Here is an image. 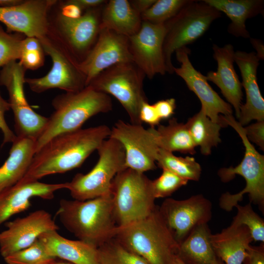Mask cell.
<instances>
[{
	"instance_id": "7402d4cb",
	"label": "cell",
	"mask_w": 264,
	"mask_h": 264,
	"mask_svg": "<svg viewBox=\"0 0 264 264\" xmlns=\"http://www.w3.org/2000/svg\"><path fill=\"white\" fill-rule=\"evenodd\" d=\"M213 50L214 58L218 64L217 70L208 72L205 76V78L220 88L228 103L234 108L238 119L243 94L242 83L234 67L235 51L233 46L230 44L223 47L214 44Z\"/></svg>"
},
{
	"instance_id": "c3c4849f",
	"label": "cell",
	"mask_w": 264,
	"mask_h": 264,
	"mask_svg": "<svg viewBox=\"0 0 264 264\" xmlns=\"http://www.w3.org/2000/svg\"><path fill=\"white\" fill-rule=\"evenodd\" d=\"M23 0H0V7L6 8L20 4Z\"/></svg>"
},
{
	"instance_id": "816d5d0a",
	"label": "cell",
	"mask_w": 264,
	"mask_h": 264,
	"mask_svg": "<svg viewBox=\"0 0 264 264\" xmlns=\"http://www.w3.org/2000/svg\"><path fill=\"white\" fill-rule=\"evenodd\" d=\"M212 264H224L223 263L218 257Z\"/></svg>"
},
{
	"instance_id": "d590c367",
	"label": "cell",
	"mask_w": 264,
	"mask_h": 264,
	"mask_svg": "<svg viewBox=\"0 0 264 264\" xmlns=\"http://www.w3.org/2000/svg\"><path fill=\"white\" fill-rule=\"evenodd\" d=\"M45 54L39 39L25 37L22 41L19 61L26 70H36L44 66Z\"/></svg>"
},
{
	"instance_id": "ffe728a7",
	"label": "cell",
	"mask_w": 264,
	"mask_h": 264,
	"mask_svg": "<svg viewBox=\"0 0 264 264\" xmlns=\"http://www.w3.org/2000/svg\"><path fill=\"white\" fill-rule=\"evenodd\" d=\"M259 59L255 52H235L234 62L238 66L242 78L246 101L240 108L239 123L242 126L252 120L264 121V99L257 83V71Z\"/></svg>"
},
{
	"instance_id": "bcb514c9",
	"label": "cell",
	"mask_w": 264,
	"mask_h": 264,
	"mask_svg": "<svg viewBox=\"0 0 264 264\" xmlns=\"http://www.w3.org/2000/svg\"><path fill=\"white\" fill-rule=\"evenodd\" d=\"M155 1L156 0H132L129 1L132 8L141 15L147 11Z\"/></svg>"
},
{
	"instance_id": "2e32d148",
	"label": "cell",
	"mask_w": 264,
	"mask_h": 264,
	"mask_svg": "<svg viewBox=\"0 0 264 264\" xmlns=\"http://www.w3.org/2000/svg\"><path fill=\"white\" fill-rule=\"evenodd\" d=\"M133 62L129 38L101 28L97 41L78 66L86 78V87L105 69L119 63Z\"/></svg>"
},
{
	"instance_id": "3957f363",
	"label": "cell",
	"mask_w": 264,
	"mask_h": 264,
	"mask_svg": "<svg viewBox=\"0 0 264 264\" xmlns=\"http://www.w3.org/2000/svg\"><path fill=\"white\" fill-rule=\"evenodd\" d=\"M54 112L36 140L35 153L53 137L82 128L90 117L112 109L109 95L87 86L76 92L56 96L52 101Z\"/></svg>"
},
{
	"instance_id": "4dcf8cb0",
	"label": "cell",
	"mask_w": 264,
	"mask_h": 264,
	"mask_svg": "<svg viewBox=\"0 0 264 264\" xmlns=\"http://www.w3.org/2000/svg\"><path fill=\"white\" fill-rule=\"evenodd\" d=\"M156 163L162 169L167 170L187 180L198 181L201 168L193 157H178L173 153L160 149Z\"/></svg>"
},
{
	"instance_id": "7a4b0ae2",
	"label": "cell",
	"mask_w": 264,
	"mask_h": 264,
	"mask_svg": "<svg viewBox=\"0 0 264 264\" xmlns=\"http://www.w3.org/2000/svg\"><path fill=\"white\" fill-rule=\"evenodd\" d=\"M56 215L79 240L97 248L113 238L117 227L111 194L84 201L62 199Z\"/></svg>"
},
{
	"instance_id": "ac0fdd59",
	"label": "cell",
	"mask_w": 264,
	"mask_h": 264,
	"mask_svg": "<svg viewBox=\"0 0 264 264\" xmlns=\"http://www.w3.org/2000/svg\"><path fill=\"white\" fill-rule=\"evenodd\" d=\"M5 225L6 229L0 232V252L3 258L30 246L43 233L59 229L51 215L42 209L7 222Z\"/></svg>"
},
{
	"instance_id": "52a82bcc",
	"label": "cell",
	"mask_w": 264,
	"mask_h": 264,
	"mask_svg": "<svg viewBox=\"0 0 264 264\" xmlns=\"http://www.w3.org/2000/svg\"><path fill=\"white\" fill-rule=\"evenodd\" d=\"M56 4L49 14L47 35L79 64L85 59L97 41L104 5L85 11L78 19H71L62 15Z\"/></svg>"
},
{
	"instance_id": "cb8c5ba5",
	"label": "cell",
	"mask_w": 264,
	"mask_h": 264,
	"mask_svg": "<svg viewBox=\"0 0 264 264\" xmlns=\"http://www.w3.org/2000/svg\"><path fill=\"white\" fill-rule=\"evenodd\" d=\"M253 241L247 227L232 223L220 232L210 235L216 256L225 264H242Z\"/></svg>"
},
{
	"instance_id": "f907efd6",
	"label": "cell",
	"mask_w": 264,
	"mask_h": 264,
	"mask_svg": "<svg viewBox=\"0 0 264 264\" xmlns=\"http://www.w3.org/2000/svg\"><path fill=\"white\" fill-rule=\"evenodd\" d=\"M48 264H73L70 262L66 261H58L56 260V259H54Z\"/></svg>"
},
{
	"instance_id": "6da1fadb",
	"label": "cell",
	"mask_w": 264,
	"mask_h": 264,
	"mask_svg": "<svg viewBox=\"0 0 264 264\" xmlns=\"http://www.w3.org/2000/svg\"><path fill=\"white\" fill-rule=\"evenodd\" d=\"M110 133V129L101 125L53 137L35 154L26 173L18 183L38 181L80 167Z\"/></svg>"
},
{
	"instance_id": "9a60e30c",
	"label": "cell",
	"mask_w": 264,
	"mask_h": 264,
	"mask_svg": "<svg viewBox=\"0 0 264 264\" xmlns=\"http://www.w3.org/2000/svg\"><path fill=\"white\" fill-rule=\"evenodd\" d=\"M165 34L164 23L142 21L139 31L128 37L133 63L150 79L167 72L163 54Z\"/></svg>"
},
{
	"instance_id": "30bf717a",
	"label": "cell",
	"mask_w": 264,
	"mask_h": 264,
	"mask_svg": "<svg viewBox=\"0 0 264 264\" xmlns=\"http://www.w3.org/2000/svg\"><path fill=\"white\" fill-rule=\"evenodd\" d=\"M221 12L203 0H193L186 4L174 17L164 23L166 34L163 54L167 72L173 73L172 61L175 51L201 37Z\"/></svg>"
},
{
	"instance_id": "836d02e7",
	"label": "cell",
	"mask_w": 264,
	"mask_h": 264,
	"mask_svg": "<svg viewBox=\"0 0 264 264\" xmlns=\"http://www.w3.org/2000/svg\"><path fill=\"white\" fill-rule=\"evenodd\" d=\"M236 215L231 223L244 225L249 230L253 241L264 242V221L253 209L251 203L242 206L238 204Z\"/></svg>"
},
{
	"instance_id": "83f0119b",
	"label": "cell",
	"mask_w": 264,
	"mask_h": 264,
	"mask_svg": "<svg viewBox=\"0 0 264 264\" xmlns=\"http://www.w3.org/2000/svg\"><path fill=\"white\" fill-rule=\"evenodd\" d=\"M207 223L195 227L179 244L177 255L187 264H212L216 256Z\"/></svg>"
},
{
	"instance_id": "5b68a950",
	"label": "cell",
	"mask_w": 264,
	"mask_h": 264,
	"mask_svg": "<svg viewBox=\"0 0 264 264\" xmlns=\"http://www.w3.org/2000/svg\"><path fill=\"white\" fill-rule=\"evenodd\" d=\"M227 125L231 126L242 139L245 148L244 155L240 163L235 167L222 168L218 172L222 181L227 182L238 175L246 181L245 187L235 194L226 192L219 199L220 207L226 211H231L243 195L248 194L250 203L264 208V156L258 153L247 138L243 127L236 121L232 115H223Z\"/></svg>"
},
{
	"instance_id": "ab89813d",
	"label": "cell",
	"mask_w": 264,
	"mask_h": 264,
	"mask_svg": "<svg viewBox=\"0 0 264 264\" xmlns=\"http://www.w3.org/2000/svg\"><path fill=\"white\" fill-rule=\"evenodd\" d=\"M9 110L10 105L8 101L2 97L0 91V130L3 134V145L12 143L16 137V135L8 126L4 117L5 112Z\"/></svg>"
},
{
	"instance_id": "d4e9b609",
	"label": "cell",
	"mask_w": 264,
	"mask_h": 264,
	"mask_svg": "<svg viewBox=\"0 0 264 264\" xmlns=\"http://www.w3.org/2000/svg\"><path fill=\"white\" fill-rule=\"evenodd\" d=\"M9 156L0 167V193L17 184L26 173L35 154L36 141L17 136Z\"/></svg>"
},
{
	"instance_id": "1f68e13d",
	"label": "cell",
	"mask_w": 264,
	"mask_h": 264,
	"mask_svg": "<svg viewBox=\"0 0 264 264\" xmlns=\"http://www.w3.org/2000/svg\"><path fill=\"white\" fill-rule=\"evenodd\" d=\"M100 264H150L112 238L98 247Z\"/></svg>"
},
{
	"instance_id": "8fae6325",
	"label": "cell",
	"mask_w": 264,
	"mask_h": 264,
	"mask_svg": "<svg viewBox=\"0 0 264 264\" xmlns=\"http://www.w3.org/2000/svg\"><path fill=\"white\" fill-rule=\"evenodd\" d=\"M26 71L19 61L9 63L0 70V86L5 87L8 93L16 136L36 141L46 124L47 117L36 112L27 101L23 89Z\"/></svg>"
},
{
	"instance_id": "e575fe53",
	"label": "cell",
	"mask_w": 264,
	"mask_h": 264,
	"mask_svg": "<svg viewBox=\"0 0 264 264\" xmlns=\"http://www.w3.org/2000/svg\"><path fill=\"white\" fill-rule=\"evenodd\" d=\"M55 259L38 239L30 246L4 258L6 264H48Z\"/></svg>"
},
{
	"instance_id": "f1b7e54d",
	"label": "cell",
	"mask_w": 264,
	"mask_h": 264,
	"mask_svg": "<svg viewBox=\"0 0 264 264\" xmlns=\"http://www.w3.org/2000/svg\"><path fill=\"white\" fill-rule=\"evenodd\" d=\"M157 145L160 149L170 152L195 154L196 147L186 124L179 123L173 118L167 125H159L155 129Z\"/></svg>"
},
{
	"instance_id": "7dc6e473",
	"label": "cell",
	"mask_w": 264,
	"mask_h": 264,
	"mask_svg": "<svg viewBox=\"0 0 264 264\" xmlns=\"http://www.w3.org/2000/svg\"><path fill=\"white\" fill-rule=\"evenodd\" d=\"M250 39L252 45L257 51V53H256V56L259 60H264V45L262 41L258 39L251 38H250Z\"/></svg>"
},
{
	"instance_id": "44dd1931",
	"label": "cell",
	"mask_w": 264,
	"mask_h": 264,
	"mask_svg": "<svg viewBox=\"0 0 264 264\" xmlns=\"http://www.w3.org/2000/svg\"><path fill=\"white\" fill-rule=\"evenodd\" d=\"M66 188V182L50 184L35 181L16 184L0 193V224L27 210L31 206L32 198L51 199L57 191Z\"/></svg>"
},
{
	"instance_id": "7bdbcfd3",
	"label": "cell",
	"mask_w": 264,
	"mask_h": 264,
	"mask_svg": "<svg viewBox=\"0 0 264 264\" xmlns=\"http://www.w3.org/2000/svg\"><path fill=\"white\" fill-rule=\"evenodd\" d=\"M157 113L161 119H169L174 113L176 108V100L174 98L161 100L154 104Z\"/></svg>"
},
{
	"instance_id": "ba28073f",
	"label": "cell",
	"mask_w": 264,
	"mask_h": 264,
	"mask_svg": "<svg viewBox=\"0 0 264 264\" xmlns=\"http://www.w3.org/2000/svg\"><path fill=\"white\" fill-rule=\"evenodd\" d=\"M99 159L88 173H78L66 182L74 199L84 201L111 194L112 181L125 166V153L122 145L109 137L97 150Z\"/></svg>"
},
{
	"instance_id": "484cf974",
	"label": "cell",
	"mask_w": 264,
	"mask_h": 264,
	"mask_svg": "<svg viewBox=\"0 0 264 264\" xmlns=\"http://www.w3.org/2000/svg\"><path fill=\"white\" fill-rule=\"evenodd\" d=\"M142 21L127 0H110L103 6L101 28H107L127 37L136 34Z\"/></svg>"
},
{
	"instance_id": "8d00e7d4",
	"label": "cell",
	"mask_w": 264,
	"mask_h": 264,
	"mask_svg": "<svg viewBox=\"0 0 264 264\" xmlns=\"http://www.w3.org/2000/svg\"><path fill=\"white\" fill-rule=\"evenodd\" d=\"M25 36L18 33H9L0 24V67L19 60L22 41Z\"/></svg>"
},
{
	"instance_id": "f35d334b",
	"label": "cell",
	"mask_w": 264,
	"mask_h": 264,
	"mask_svg": "<svg viewBox=\"0 0 264 264\" xmlns=\"http://www.w3.org/2000/svg\"><path fill=\"white\" fill-rule=\"evenodd\" d=\"M243 129L249 141L255 143L261 150H264V121H257Z\"/></svg>"
},
{
	"instance_id": "4fadbf2b",
	"label": "cell",
	"mask_w": 264,
	"mask_h": 264,
	"mask_svg": "<svg viewBox=\"0 0 264 264\" xmlns=\"http://www.w3.org/2000/svg\"><path fill=\"white\" fill-rule=\"evenodd\" d=\"M109 137L118 141L125 153V166L144 173L156 169V157L159 148L155 128L145 129L142 125L118 120L110 129Z\"/></svg>"
},
{
	"instance_id": "b9f144b4",
	"label": "cell",
	"mask_w": 264,
	"mask_h": 264,
	"mask_svg": "<svg viewBox=\"0 0 264 264\" xmlns=\"http://www.w3.org/2000/svg\"><path fill=\"white\" fill-rule=\"evenodd\" d=\"M56 5L62 15L71 19L80 18L84 12L72 0H58Z\"/></svg>"
},
{
	"instance_id": "9c48e42d",
	"label": "cell",
	"mask_w": 264,
	"mask_h": 264,
	"mask_svg": "<svg viewBox=\"0 0 264 264\" xmlns=\"http://www.w3.org/2000/svg\"><path fill=\"white\" fill-rule=\"evenodd\" d=\"M145 75L133 62L115 65L101 72L87 86L114 96L122 105L132 124L142 125L139 112L148 101L143 89Z\"/></svg>"
},
{
	"instance_id": "f546056e",
	"label": "cell",
	"mask_w": 264,
	"mask_h": 264,
	"mask_svg": "<svg viewBox=\"0 0 264 264\" xmlns=\"http://www.w3.org/2000/svg\"><path fill=\"white\" fill-rule=\"evenodd\" d=\"M186 125L196 147L199 146L204 155H209L212 148L221 141L220 132L224 126L212 121L202 109L190 118Z\"/></svg>"
},
{
	"instance_id": "d6a6232c",
	"label": "cell",
	"mask_w": 264,
	"mask_h": 264,
	"mask_svg": "<svg viewBox=\"0 0 264 264\" xmlns=\"http://www.w3.org/2000/svg\"><path fill=\"white\" fill-rule=\"evenodd\" d=\"M190 0H156L141 15L142 21L164 24L174 17Z\"/></svg>"
},
{
	"instance_id": "d6986e66",
	"label": "cell",
	"mask_w": 264,
	"mask_h": 264,
	"mask_svg": "<svg viewBox=\"0 0 264 264\" xmlns=\"http://www.w3.org/2000/svg\"><path fill=\"white\" fill-rule=\"evenodd\" d=\"M57 0H23L17 5L0 7V22L9 33H18L38 39L48 32V16Z\"/></svg>"
},
{
	"instance_id": "f6af8a7d",
	"label": "cell",
	"mask_w": 264,
	"mask_h": 264,
	"mask_svg": "<svg viewBox=\"0 0 264 264\" xmlns=\"http://www.w3.org/2000/svg\"><path fill=\"white\" fill-rule=\"evenodd\" d=\"M84 12L104 5L108 0H72Z\"/></svg>"
},
{
	"instance_id": "74e56055",
	"label": "cell",
	"mask_w": 264,
	"mask_h": 264,
	"mask_svg": "<svg viewBox=\"0 0 264 264\" xmlns=\"http://www.w3.org/2000/svg\"><path fill=\"white\" fill-rule=\"evenodd\" d=\"M188 180L167 170L162 169L161 175L152 181L155 198L171 196L179 188L187 184Z\"/></svg>"
},
{
	"instance_id": "5bb4252c",
	"label": "cell",
	"mask_w": 264,
	"mask_h": 264,
	"mask_svg": "<svg viewBox=\"0 0 264 264\" xmlns=\"http://www.w3.org/2000/svg\"><path fill=\"white\" fill-rule=\"evenodd\" d=\"M211 201L202 195L183 199L167 198L158 207L163 220L179 244L197 226L212 218Z\"/></svg>"
},
{
	"instance_id": "60d3db41",
	"label": "cell",
	"mask_w": 264,
	"mask_h": 264,
	"mask_svg": "<svg viewBox=\"0 0 264 264\" xmlns=\"http://www.w3.org/2000/svg\"><path fill=\"white\" fill-rule=\"evenodd\" d=\"M139 118L142 123H147L151 127L153 128H154L155 126H158L161 120L154 104L151 105L148 101L144 102L141 106Z\"/></svg>"
},
{
	"instance_id": "8992f818",
	"label": "cell",
	"mask_w": 264,
	"mask_h": 264,
	"mask_svg": "<svg viewBox=\"0 0 264 264\" xmlns=\"http://www.w3.org/2000/svg\"><path fill=\"white\" fill-rule=\"evenodd\" d=\"M152 181L144 173L128 168L115 176L111 194L117 226L143 219L155 210Z\"/></svg>"
},
{
	"instance_id": "e0dca14e",
	"label": "cell",
	"mask_w": 264,
	"mask_h": 264,
	"mask_svg": "<svg viewBox=\"0 0 264 264\" xmlns=\"http://www.w3.org/2000/svg\"><path fill=\"white\" fill-rule=\"evenodd\" d=\"M190 50L184 46L176 51V58L180 64L174 71L185 82L189 89L198 96L205 114L213 121L227 126L223 115H232V106L224 101L208 83L204 75L193 66L189 58Z\"/></svg>"
},
{
	"instance_id": "277c9868",
	"label": "cell",
	"mask_w": 264,
	"mask_h": 264,
	"mask_svg": "<svg viewBox=\"0 0 264 264\" xmlns=\"http://www.w3.org/2000/svg\"><path fill=\"white\" fill-rule=\"evenodd\" d=\"M113 238L150 264H170L179 248L158 207L143 219L117 226Z\"/></svg>"
},
{
	"instance_id": "681fc988",
	"label": "cell",
	"mask_w": 264,
	"mask_h": 264,
	"mask_svg": "<svg viewBox=\"0 0 264 264\" xmlns=\"http://www.w3.org/2000/svg\"><path fill=\"white\" fill-rule=\"evenodd\" d=\"M170 264H187L185 263L177 254L175 255L173 258Z\"/></svg>"
},
{
	"instance_id": "603a6c76",
	"label": "cell",
	"mask_w": 264,
	"mask_h": 264,
	"mask_svg": "<svg viewBox=\"0 0 264 264\" xmlns=\"http://www.w3.org/2000/svg\"><path fill=\"white\" fill-rule=\"evenodd\" d=\"M38 240L51 257L73 264H100L98 248L80 240H71L57 231L42 234Z\"/></svg>"
},
{
	"instance_id": "4316f807",
	"label": "cell",
	"mask_w": 264,
	"mask_h": 264,
	"mask_svg": "<svg viewBox=\"0 0 264 264\" xmlns=\"http://www.w3.org/2000/svg\"><path fill=\"white\" fill-rule=\"evenodd\" d=\"M205 3L223 12L231 20L228 32L236 37L249 38L245 22L264 11L263 0H204Z\"/></svg>"
},
{
	"instance_id": "ee69618b",
	"label": "cell",
	"mask_w": 264,
	"mask_h": 264,
	"mask_svg": "<svg viewBox=\"0 0 264 264\" xmlns=\"http://www.w3.org/2000/svg\"><path fill=\"white\" fill-rule=\"evenodd\" d=\"M242 264H264V243L261 242L259 246L249 247L248 255Z\"/></svg>"
},
{
	"instance_id": "7c38bea8",
	"label": "cell",
	"mask_w": 264,
	"mask_h": 264,
	"mask_svg": "<svg viewBox=\"0 0 264 264\" xmlns=\"http://www.w3.org/2000/svg\"><path fill=\"white\" fill-rule=\"evenodd\" d=\"M46 55L50 57L52 66L43 77L25 78V83L37 93L52 88L66 92H76L86 87V78L78 63L56 42L47 35L39 38Z\"/></svg>"
}]
</instances>
